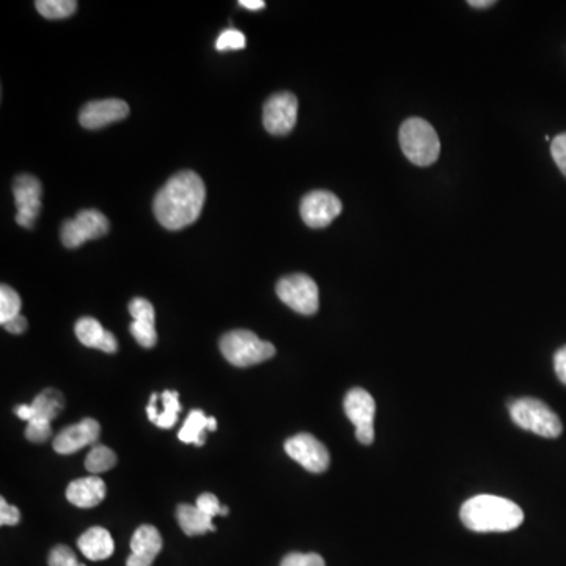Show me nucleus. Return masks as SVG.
I'll list each match as a JSON object with an SVG mask.
<instances>
[{
  "mask_svg": "<svg viewBox=\"0 0 566 566\" xmlns=\"http://www.w3.org/2000/svg\"><path fill=\"white\" fill-rule=\"evenodd\" d=\"M106 483L100 477L79 478L68 485L67 499L79 508H93L106 499Z\"/></svg>",
  "mask_w": 566,
  "mask_h": 566,
  "instance_id": "18",
  "label": "nucleus"
},
{
  "mask_svg": "<svg viewBox=\"0 0 566 566\" xmlns=\"http://www.w3.org/2000/svg\"><path fill=\"white\" fill-rule=\"evenodd\" d=\"M195 507L202 510L205 515L210 516V518H214V516H221L222 515V507L221 502L217 499L214 494L205 493L202 496H199L197 502H195Z\"/></svg>",
  "mask_w": 566,
  "mask_h": 566,
  "instance_id": "30",
  "label": "nucleus"
},
{
  "mask_svg": "<svg viewBox=\"0 0 566 566\" xmlns=\"http://www.w3.org/2000/svg\"><path fill=\"white\" fill-rule=\"evenodd\" d=\"M510 416L522 430L532 431L541 438H559L563 431L562 420L537 398H519L510 405Z\"/></svg>",
  "mask_w": 566,
  "mask_h": 566,
  "instance_id": "5",
  "label": "nucleus"
},
{
  "mask_svg": "<svg viewBox=\"0 0 566 566\" xmlns=\"http://www.w3.org/2000/svg\"><path fill=\"white\" fill-rule=\"evenodd\" d=\"M158 398V394L151 395L150 403H148L147 406L148 419H150V422L153 423H156L159 416L158 408H156V401H158Z\"/></svg>",
  "mask_w": 566,
  "mask_h": 566,
  "instance_id": "36",
  "label": "nucleus"
},
{
  "mask_svg": "<svg viewBox=\"0 0 566 566\" xmlns=\"http://www.w3.org/2000/svg\"><path fill=\"white\" fill-rule=\"evenodd\" d=\"M280 566H326L323 557L318 554H301V552H291L283 557Z\"/></svg>",
  "mask_w": 566,
  "mask_h": 566,
  "instance_id": "29",
  "label": "nucleus"
},
{
  "mask_svg": "<svg viewBox=\"0 0 566 566\" xmlns=\"http://www.w3.org/2000/svg\"><path fill=\"white\" fill-rule=\"evenodd\" d=\"M109 232V219L98 210H82L78 216L65 221L60 230L63 246L78 249L85 241L98 239Z\"/></svg>",
  "mask_w": 566,
  "mask_h": 566,
  "instance_id": "7",
  "label": "nucleus"
},
{
  "mask_svg": "<svg viewBox=\"0 0 566 566\" xmlns=\"http://www.w3.org/2000/svg\"><path fill=\"white\" fill-rule=\"evenodd\" d=\"M162 549V537L159 530L150 524H144L134 532L131 538V555L126 566H151Z\"/></svg>",
  "mask_w": 566,
  "mask_h": 566,
  "instance_id": "15",
  "label": "nucleus"
},
{
  "mask_svg": "<svg viewBox=\"0 0 566 566\" xmlns=\"http://www.w3.org/2000/svg\"><path fill=\"white\" fill-rule=\"evenodd\" d=\"M401 150L406 158L419 167H428L438 161L441 153L436 129L423 118H408L400 128Z\"/></svg>",
  "mask_w": 566,
  "mask_h": 566,
  "instance_id": "3",
  "label": "nucleus"
},
{
  "mask_svg": "<svg viewBox=\"0 0 566 566\" xmlns=\"http://www.w3.org/2000/svg\"><path fill=\"white\" fill-rule=\"evenodd\" d=\"M551 153L555 164L566 177V133L554 137L551 142Z\"/></svg>",
  "mask_w": 566,
  "mask_h": 566,
  "instance_id": "31",
  "label": "nucleus"
},
{
  "mask_svg": "<svg viewBox=\"0 0 566 566\" xmlns=\"http://www.w3.org/2000/svg\"><path fill=\"white\" fill-rule=\"evenodd\" d=\"M276 293L283 304L301 315H315L320 307V291L307 274H290L277 282Z\"/></svg>",
  "mask_w": 566,
  "mask_h": 566,
  "instance_id": "6",
  "label": "nucleus"
},
{
  "mask_svg": "<svg viewBox=\"0 0 566 566\" xmlns=\"http://www.w3.org/2000/svg\"><path fill=\"white\" fill-rule=\"evenodd\" d=\"M205 199L202 178L192 170H181L159 189L153 210L162 227L177 232L199 219Z\"/></svg>",
  "mask_w": 566,
  "mask_h": 566,
  "instance_id": "1",
  "label": "nucleus"
},
{
  "mask_svg": "<svg viewBox=\"0 0 566 566\" xmlns=\"http://www.w3.org/2000/svg\"><path fill=\"white\" fill-rule=\"evenodd\" d=\"M555 375L566 386V346L560 348L554 356Z\"/></svg>",
  "mask_w": 566,
  "mask_h": 566,
  "instance_id": "34",
  "label": "nucleus"
},
{
  "mask_svg": "<svg viewBox=\"0 0 566 566\" xmlns=\"http://www.w3.org/2000/svg\"><path fill=\"white\" fill-rule=\"evenodd\" d=\"M100 423L95 419H84L73 427L65 428L54 438V450L60 455H71L100 438Z\"/></svg>",
  "mask_w": 566,
  "mask_h": 566,
  "instance_id": "14",
  "label": "nucleus"
},
{
  "mask_svg": "<svg viewBox=\"0 0 566 566\" xmlns=\"http://www.w3.org/2000/svg\"><path fill=\"white\" fill-rule=\"evenodd\" d=\"M298 98L290 92L269 96L263 106V125L272 136H287L298 122Z\"/></svg>",
  "mask_w": 566,
  "mask_h": 566,
  "instance_id": "8",
  "label": "nucleus"
},
{
  "mask_svg": "<svg viewBox=\"0 0 566 566\" xmlns=\"http://www.w3.org/2000/svg\"><path fill=\"white\" fill-rule=\"evenodd\" d=\"M52 436L51 425H43V423H29L26 428V438L30 442L40 444V442L48 441Z\"/></svg>",
  "mask_w": 566,
  "mask_h": 566,
  "instance_id": "32",
  "label": "nucleus"
},
{
  "mask_svg": "<svg viewBox=\"0 0 566 566\" xmlns=\"http://www.w3.org/2000/svg\"><path fill=\"white\" fill-rule=\"evenodd\" d=\"M4 328L7 329L10 334H24L27 329V320L23 317V315H18V317L13 318V320L8 321V323H5Z\"/></svg>",
  "mask_w": 566,
  "mask_h": 566,
  "instance_id": "35",
  "label": "nucleus"
},
{
  "mask_svg": "<svg viewBox=\"0 0 566 566\" xmlns=\"http://www.w3.org/2000/svg\"><path fill=\"white\" fill-rule=\"evenodd\" d=\"M115 464H117V455L104 445H93V449L85 458V469L92 474L111 471Z\"/></svg>",
  "mask_w": 566,
  "mask_h": 566,
  "instance_id": "24",
  "label": "nucleus"
},
{
  "mask_svg": "<svg viewBox=\"0 0 566 566\" xmlns=\"http://www.w3.org/2000/svg\"><path fill=\"white\" fill-rule=\"evenodd\" d=\"M461 521L472 532H511L524 521V511L518 504L505 497L475 496L464 502L460 511Z\"/></svg>",
  "mask_w": 566,
  "mask_h": 566,
  "instance_id": "2",
  "label": "nucleus"
},
{
  "mask_svg": "<svg viewBox=\"0 0 566 566\" xmlns=\"http://www.w3.org/2000/svg\"><path fill=\"white\" fill-rule=\"evenodd\" d=\"M78 546L82 554L93 562L109 559L115 549L114 538L104 527H92L82 533Z\"/></svg>",
  "mask_w": 566,
  "mask_h": 566,
  "instance_id": "19",
  "label": "nucleus"
},
{
  "mask_svg": "<svg viewBox=\"0 0 566 566\" xmlns=\"http://www.w3.org/2000/svg\"><path fill=\"white\" fill-rule=\"evenodd\" d=\"M21 521V513L18 507L7 504V500L0 499V524L2 526H16Z\"/></svg>",
  "mask_w": 566,
  "mask_h": 566,
  "instance_id": "33",
  "label": "nucleus"
},
{
  "mask_svg": "<svg viewBox=\"0 0 566 566\" xmlns=\"http://www.w3.org/2000/svg\"><path fill=\"white\" fill-rule=\"evenodd\" d=\"M221 353L235 367H252L276 356V346L250 331H232L222 337Z\"/></svg>",
  "mask_w": 566,
  "mask_h": 566,
  "instance_id": "4",
  "label": "nucleus"
},
{
  "mask_svg": "<svg viewBox=\"0 0 566 566\" xmlns=\"http://www.w3.org/2000/svg\"><path fill=\"white\" fill-rule=\"evenodd\" d=\"M178 524L188 537L203 535L206 532H216L213 518L205 515L195 505L181 504L177 510Z\"/></svg>",
  "mask_w": 566,
  "mask_h": 566,
  "instance_id": "20",
  "label": "nucleus"
},
{
  "mask_svg": "<svg viewBox=\"0 0 566 566\" xmlns=\"http://www.w3.org/2000/svg\"><path fill=\"white\" fill-rule=\"evenodd\" d=\"M35 7L38 13L45 16L46 19H63L70 18L76 12L78 2L74 0H37Z\"/></svg>",
  "mask_w": 566,
  "mask_h": 566,
  "instance_id": "25",
  "label": "nucleus"
},
{
  "mask_svg": "<svg viewBox=\"0 0 566 566\" xmlns=\"http://www.w3.org/2000/svg\"><path fill=\"white\" fill-rule=\"evenodd\" d=\"M161 400L164 409H162V412H159L155 425L162 428V430H169V428L177 425L178 416L183 411V406L180 403V395L175 390H166L161 395Z\"/></svg>",
  "mask_w": 566,
  "mask_h": 566,
  "instance_id": "23",
  "label": "nucleus"
},
{
  "mask_svg": "<svg viewBox=\"0 0 566 566\" xmlns=\"http://www.w3.org/2000/svg\"><path fill=\"white\" fill-rule=\"evenodd\" d=\"M345 414L356 427L357 441L364 445L373 444L375 441V422L376 403L372 395L367 390L351 389L345 397Z\"/></svg>",
  "mask_w": 566,
  "mask_h": 566,
  "instance_id": "9",
  "label": "nucleus"
},
{
  "mask_svg": "<svg viewBox=\"0 0 566 566\" xmlns=\"http://www.w3.org/2000/svg\"><path fill=\"white\" fill-rule=\"evenodd\" d=\"M239 5L241 7L247 8V10H252V12H257V10H263L266 7L263 0H239Z\"/></svg>",
  "mask_w": 566,
  "mask_h": 566,
  "instance_id": "38",
  "label": "nucleus"
},
{
  "mask_svg": "<svg viewBox=\"0 0 566 566\" xmlns=\"http://www.w3.org/2000/svg\"><path fill=\"white\" fill-rule=\"evenodd\" d=\"M74 332L79 342L87 348H96L104 353H117L118 342L112 332L106 331L103 324L95 318L85 317L76 323Z\"/></svg>",
  "mask_w": 566,
  "mask_h": 566,
  "instance_id": "17",
  "label": "nucleus"
},
{
  "mask_svg": "<svg viewBox=\"0 0 566 566\" xmlns=\"http://www.w3.org/2000/svg\"><path fill=\"white\" fill-rule=\"evenodd\" d=\"M129 313L134 320L129 326V332L140 346L153 348L158 343V334L155 328V309L151 302L144 298H134L129 302Z\"/></svg>",
  "mask_w": 566,
  "mask_h": 566,
  "instance_id": "16",
  "label": "nucleus"
},
{
  "mask_svg": "<svg viewBox=\"0 0 566 566\" xmlns=\"http://www.w3.org/2000/svg\"><path fill=\"white\" fill-rule=\"evenodd\" d=\"M216 430H217L216 419H214V417H210V420H208V431H216Z\"/></svg>",
  "mask_w": 566,
  "mask_h": 566,
  "instance_id": "40",
  "label": "nucleus"
},
{
  "mask_svg": "<svg viewBox=\"0 0 566 566\" xmlns=\"http://www.w3.org/2000/svg\"><path fill=\"white\" fill-rule=\"evenodd\" d=\"M494 4H496L494 0H471V2H469V5L475 8H488Z\"/></svg>",
  "mask_w": 566,
  "mask_h": 566,
  "instance_id": "39",
  "label": "nucleus"
},
{
  "mask_svg": "<svg viewBox=\"0 0 566 566\" xmlns=\"http://www.w3.org/2000/svg\"><path fill=\"white\" fill-rule=\"evenodd\" d=\"M13 194H15L16 208H18L16 224L24 228L34 227L38 214L43 208V203H41L43 186L40 180L32 175H21L13 184Z\"/></svg>",
  "mask_w": 566,
  "mask_h": 566,
  "instance_id": "11",
  "label": "nucleus"
},
{
  "mask_svg": "<svg viewBox=\"0 0 566 566\" xmlns=\"http://www.w3.org/2000/svg\"><path fill=\"white\" fill-rule=\"evenodd\" d=\"M15 414L19 417V419L30 422L32 417H34V409H32V406L30 405H21L15 409Z\"/></svg>",
  "mask_w": 566,
  "mask_h": 566,
  "instance_id": "37",
  "label": "nucleus"
},
{
  "mask_svg": "<svg viewBox=\"0 0 566 566\" xmlns=\"http://www.w3.org/2000/svg\"><path fill=\"white\" fill-rule=\"evenodd\" d=\"M21 298L18 293L8 285L0 287V324L4 326L8 321L21 315Z\"/></svg>",
  "mask_w": 566,
  "mask_h": 566,
  "instance_id": "26",
  "label": "nucleus"
},
{
  "mask_svg": "<svg viewBox=\"0 0 566 566\" xmlns=\"http://www.w3.org/2000/svg\"><path fill=\"white\" fill-rule=\"evenodd\" d=\"M208 420L210 417L205 416V412L200 409H194L189 414L188 419L184 422L178 438L184 444H194L197 447H202L205 444L206 436L205 430H208Z\"/></svg>",
  "mask_w": 566,
  "mask_h": 566,
  "instance_id": "22",
  "label": "nucleus"
},
{
  "mask_svg": "<svg viewBox=\"0 0 566 566\" xmlns=\"http://www.w3.org/2000/svg\"><path fill=\"white\" fill-rule=\"evenodd\" d=\"M285 452L312 474L328 471L331 456L323 442L309 433L296 434L285 442Z\"/></svg>",
  "mask_w": 566,
  "mask_h": 566,
  "instance_id": "10",
  "label": "nucleus"
},
{
  "mask_svg": "<svg viewBox=\"0 0 566 566\" xmlns=\"http://www.w3.org/2000/svg\"><path fill=\"white\" fill-rule=\"evenodd\" d=\"M30 406L34 409V417L29 423L51 425L52 420L56 419L63 409V397L57 390L46 389L32 401Z\"/></svg>",
  "mask_w": 566,
  "mask_h": 566,
  "instance_id": "21",
  "label": "nucleus"
},
{
  "mask_svg": "<svg viewBox=\"0 0 566 566\" xmlns=\"http://www.w3.org/2000/svg\"><path fill=\"white\" fill-rule=\"evenodd\" d=\"M246 48V37L236 29L224 30L216 41L217 51H239Z\"/></svg>",
  "mask_w": 566,
  "mask_h": 566,
  "instance_id": "27",
  "label": "nucleus"
},
{
  "mask_svg": "<svg viewBox=\"0 0 566 566\" xmlns=\"http://www.w3.org/2000/svg\"><path fill=\"white\" fill-rule=\"evenodd\" d=\"M129 115V106L123 100H98L85 104L79 114V123L85 129H101L122 122Z\"/></svg>",
  "mask_w": 566,
  "mask_h": 566,
  "instance_id": "13",
  "label": "nucleus"
},
{
  "mask_svg": "<svg viewBox=\"0 0 566 566\" xmlns=\"http://www.w3.org/2000/svg\"><path fill=\"white\" fill-rule=\"evenodd\" d=\"M342 202L337 195L329 191H313L302 199L301 213L302 221L310 228H324L332 224L335 217L342 213Z\"/></svg>",
  "mask_w": 566,
  "mask_h": 566,
  "instance_id": "12",
  "label": "nucleus"
},
{
  "mask_svg": "<svg viewBox=\"0 0 566 566\" xmlns=\"http://www.w3.org/2000/svg\"><path fill=\"white\" fill-rule=\"evenodd\" d=\"M49 566H85L68 546H56L48 559Z\"/></svg>",
  "mask_w": 566,
  "mask_h": 566,
  "instance_id": "28",
  "label": "nucleus"
},
{
  "mask_svg": "<svg viewBox=\"0 0 566 566\" xmlns=\"http://www.w3.org/2000/svg\"><path fill=\"white\" fill-rule=\"evenodd\" d=\"M228 515V507H222V515L221 516H227Z\"/></svg>",
  "mask_w": 566,
  "mask_h": 566,
  "instance_id": "41",
  "label": "nucleus"
}]
</instances>
